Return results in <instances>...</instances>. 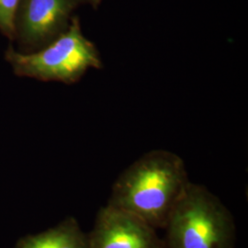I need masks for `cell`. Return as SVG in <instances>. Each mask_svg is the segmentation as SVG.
Instances as JSON below:
<instances>
[{"instance_id":"7","label":"cell","mask_w":248,"mask_h":248,"mask_svg":"<svg viewBox=\"0 0 248 248\" xmlns=\"http://www.w3.org/2000/svg\"><path fill=\"white\" fill-rule=\"evenodd\" d=\"M20 0H0V32L10 41L15 39V17Z\"/></svg>"},{"instance_id":"8","label":"cell","mask_w":248,"mask_h":248,"mask_svg":"<svg viewBox=\"0 0 248 248\" xmlns=\"http://www.w3.org/2000/svg\"><path fill=\"white\" fill-rule=\"evenodd\" d=\"M83 1H86V2L89 3L94 9H98V6L100 5L102 0H83Z\"/></svg>"},{"instance_id":"3","label":"cell","mask_w":248,"mask_h":248,"mask_svg":"<svg viewBox=\"0 0 248 248\" xmlns=\"http://www.w3.org/2000/svg\"><path fill=\"white\" fill-rule=\"evenodd\" d=\"M5 59L16 76L72 85L90 68L103 66L96 45L83 34L78 17H72L67 30L33 53H20L9 46Z\"/></svg>"},{"instance_id":"4","label":"cell","mask_w":248,"mask_h":248,"mask_svg":"<svg viewBox=\"0 0 248 248\" xmlns=\"http://www.w3.org/2000/svg\"><path fill=\"white\" fill-rule=\"evenodd\" d=\"M83 0H20L15 39L24 53L51 44L69 27L72 13Z\"/></svg>"},{"instance_id":"2","label":"cell","mask_w":248,"mask_h":248,"mask_svg":"<svg viewBox=\"0 0 248 248\" xmlns=\"http://www.w3.org/2000/svg\"><path fill=\"white\" fill-rule=\"evenodd\" d=\"M164 229L165 248H233L236 241L228 208L206 186L192 182Z\"/></svg>"},{"instance_id":"5","label":"cell","mask_w":248,"mask_h":248,"mask_svg":"<svg viewBox=\"0 0 248 248\" xmlns=\"http://www.w3.org/2000/svg\"><path fill=\"white\" fill-rule=\"evenodd\" d=\"M88 242L89 248H165L156 229L108 204L98 210Z\"/></svg>"},{"instance_id":"6","label":"cell","mask_w":248,"mask_h":248,"mask_svg":"<svg viewBox=\"0 0 248 248\" xmlns=\"http://www.w3.org/2000/svg\"><path fill=\"white\" fill-rule=\"evenodd\" d=\"M14 248H89L88 233L69 216L47 230L20 237Z\"/></svg>"},{"instance_id":"1","label":"cell","mask_w":248,"mask_h":248,"mask_svg":"<svg viewBox=\"0 0 248 248\" xmlns=\"http://www.w3.org/2000/svg\"><path fill=\"white\" fill-rule=\"evenodd\" d=\"M190 181L183 159L167 150L142 155L116 179L108 205L164 229Z\"/></svg>"}]
</instances>
